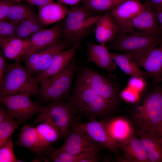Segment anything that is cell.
<instances>
[{
    "label": "cell",
    "mask_w": 162,
    "mask_h": 162,
    "mask_svg": "<svg viewBox=\"0 0 162 162\" xmlns=\"http://www.w3.org/2000/svg\"><path fill=\"white\" fill-rule=\"evenodd\" d=\"M40 144L45 157L54 148L53 145L61 139L59 129L52 123L42 122L35 126Z\"/></svg>",
    "instance_id": "obj_18"
},
{
    "label": "cell",
    "mask_w": 162,
    "mask_h": 162,
    "mask_svg": "<svg viewBox=\"0 0 162 162\" xmlns=\"http://www.w3.org/2000/svg\"><path fill=\"white\" fill-rule=\"evenodd\" d=\"M29 40L16 37L0 38V45L6 58L15 61L22 59L30 47Z\"/></svg>",
    "instance_id": "obj_19"
},
{
    "label": "cell",
    "mask_w": 162,
    "mask_h": 162,
    "mask_svg": "<svg viewBox=\"0 0 162 162\" xmlns=\"http://www.w3.org/2000/svg\"><path fill=\"white\" fill-rule=\"evenodd\" d=\"M162 43V36L134 32H118L106 44L109 50L130 55L139 59Z\"/></svg>",
    "instance_id": "obj_4"
},
{
    "label": "cell",
    "mask_w": 162,
    "mask_h": 162,
    "mask_svg": "<svg viewBox=\"0 0 162 162\" xmlns=\"http://www.w3.org/2000/svg\"><path fill=\"white\" fill-rule=\"evenodd\" d=\"M68 102L76 116L89 119L103 118L115 110L78 77Z\"/></svg>",
    "instance_id": "obj_2"
},
{
    "label": "cell",
    "mask_w": 162,
    "mask_h": 162,
    "mask_svg": "<svg viewBox=\"0 0 162 162\" xmlns=\"http://www.w3.org/2000/svg\"><path fill=\"white\" fill-rule=\"evenodd\" d=\"M11 0H1L0 2V22L6 20L9 8L16 3Z\"/></svg>",
    "instance_id": "obj_37"
},
{
    "label": "cell",
    "mask_w": 162,
    "mask_h": 162,
    "mask_svg": "<svg viewBox=\"0 0 162 162\" xmlns=\"http://www.w3.org/2000/svg\"><path fill=\"white\" fill-rule=\"evenodd\" d=\"M104 121L110 135L119 144L134 134L132 125L124 118H116Z\"/></svg>",
    "instance_id": "obj_27"
},
{
    "label": "cell",
    "mask_w": 162,
    "mask_h": 162,
    "mask_svg": "<svg viewBox=\"0 0 162 162\" xmlns=\"http://www.w3.org/2000/svg\"><path fill=\"white\" fill-rule=\"evenodd\" d=\"M142 142L149 162H162V139L157 135L136 129Z\"/></svg>",
    "instance_id": "obj_24"
},
{
    "label": "cell",
    "mask_w": 162,
    "mask_h": 162,
    "mask_svg": "<svg viewBox=\"0 0 162 162\" xmlns=\"http://www.w3.org/2000/svg\"><path fill=\"white\" fill-rule=\"evenodd\" d=\"M19 22L10 20L0 22V38L15 37Z\"/></svg>",
    "instance_id": "obj_33"
},
{
    "label": "cell",
    "mask_w": 162,
    "mask_h": 162,
    "mask_svg": "<svg viewBox=\"0 0 162 162\" xmlns=\"http://www.w3.org/2000/svg\"><path fill=\"white\" fill-rule=\"evenodd\" d=\"M133 32L162 36L155 11L150 3L145 4L143 9L131 21Z\"/></svg>",
    "instance_id": "obj_13"
},
{
    "label": "cell",
    "mask_w": 162,
    "mask_h": 162,
    "mask_svg": "<svg viewBox=\"0 0 162 162\" xmlns=\"http://www.w3.org/2000/svg\"><path fill=\"white\" fill-rule=\"evenodd\" d=\"M20 130L18 138L14 142V146L25 148L36 154L44 156L34 125H24Z\"/></svg>",
    "instance_id": "obj_21"
},
{
    "label": "cell",
    "mask_w": 162,
    "mask_h": 162,
    "mask_svg": "<svg viewBox=\"0 0 162 162\" xmlns=\"http://www.w3.org/2000/svg\"><path fill=\"white\" fill-rule=\"evenodd\" d=\"M14 116L6 109L1 105L0 106V123L3 122L9 118Z\"/></svg>",
    "instance_id": "obj_39"
},
{
    "label": "cell",
    "mask_w": 162,
    "mask_h": 162,
    "mask_svg": "<svg viewBox=\"0 0 162 162\" xmlns=\"http://www.w3.org/2000/svg\"><path fill=\"white\" fill-rule=\"evenodd\" d=\"M19 126L14 116L11 117L0 123V148L12 136L14 130Z\"/></svg>",
    "instance_id": "obj_31"
},
{
    "label": "cell",
    "mask_w": 162,
    "mask_h": 162,
    "mask_svg": "<svg viewBox=\"0 0 162 162\" xmlns=\"http://www.w3.org/2000/svg\"><path fill=\"white\" fill-rule=\"evenodd\" d=\"M87 52L88 61L97 67L109 72L116 70L117 66L112 59L106 44L88 43L87 45Z\"/></svg>",
    "instance_id": "obj_16"
},
{
    "label": "cell",
    "mask_w": 162,
    "mask_h": 162,
    "mask_svg": "<svg viewBox=\"0 0 162 162\" xmlns=\"http://www.w3.org/2000/svg\"><path fill=\"white\" fill-rule=\"evenodd\" d=\"M153 9L155 11L158 25L162 32V8Z\"/></svg>",
    "instance_id": "obj_41"
},
{
    "label": "cell",
    "mask_w": 162,
    "mask_h": 162,
    "mask_svg": "<svg viewBox=\"0 0 162 162\" xmlns=\"http://www.w3.org/2000/svg\"><path fill=\"white\" fill-rule=\"evenodd\" d=\"M76 65L73 59L63 71L39 82L38 95L50 103L67 97L70 90Z\"/></svg>",
    "instance_id": "obj_7"
},
{
    "label": "cell",
    "mask_w": 162,
    "mask_h": 162,
    "mask_svg": "<svg viewBox=\"0 0 162 162\" xmlns=\"http://www.w3.org/2000/svg\"><path fill=\"white\" fill-rule=\"evenodd\" d=\"M135 61L152 78L153 81H162V43Z\"/></svg>",
    "instance_id": "obj_15"
},
{
    "label": "cell",
    "mask_w": 162,
    "mask_h": 162,
    "mask_svg": "<svg viewBox=\"0 0 162 162\" xmlns=\"http://www.w3.org/2000/svg\"><path fill=\"white\" fill-rule=\"evenodd\" d=\"M145 5V4L139 0H126L109 11L117 27L118 32H133L131 21Z\"/></svg>",
    "instance_id": "obj_11"
},
{
    "label": "cell",
    "mask_w": 162,
    "mask_h": 162,
    "mask_svg": "<svg viewBox=\"0 0 162 162\" xmlns=\"http://www.w3.org/2000/svg\"><path fill=\"white\" fill-rule=\"evenodd\" d=\"M58 3L62 4L76 6L81 2H84L85 0H57Z\"/></svg>",
    "instance_id": "obj_43"
},
{
    "label": "cell",
    "mask_w": 162,
    "mask_h": 162,
    "mask_svg": "<svg viewBox=\"0 0 162 162\" xmlns=\"http://www.w3.org/2000/svg\"><path fill=\"white\" fill-rule=\"evenodd\" d=\"M70 47L67 44L61 40L45 48L38 62L28 70L32 75L39 74L49 67L56 54Z\"/></svg>",
    "instance_id": "obj_26"
},
{
    "label": "cell",
    "mask_w": 162,
    "mask_h": 162,
    "mask_svg": "<svg viewBox=\"0 0 162 162\" xmlns=\"http://www.w3.org/2000/svg\"><path fill=\"white\" fill-rule=\"evenodd\" d=\"M36 77L21 63V60L8 65L2 82L0 83V95L26 93L38 95L39 86Z\"/></svg>",
    "instance_id": "obj_5"
},
{
    "label": "cell",
    "mask_w": 162,
    "mask_h": 162,
    "mask_svg": "<svg viewBox=\"0 0 162 162\" xmlns=\"http://www.w3.org/2000/svg\"><path fill=\"white\" fill-rule=\"evenodd\" d=\"M36 15L34 10L30 7L15 3L9 8L6 20L20 21Z\"/></svg>",
    "instance_id": "obj_30"
},
{
    "label": "cell",
    "mask_w": 162,
    "mask_h": 162,
    "mask_svg": "<svg viewBox=\"0 0 162 162\" xmlns=\"http://www.w3.org/2000/svg\"><path fill=\"white\" fill-rule=\"evenodd\" d=\"M149 3L153 9L162 8V0H150Z\"/></svg>",
    "instance_id": "obj_44"
},
{
    "label": "cell",
    "mask_w": 162,
    "mask_h": 162,
    "mask_svg": "<svg viewBox=\"0 0 162 162\" xmlns=\"http://www.w3.org/2000/svg\"><path fill=\"white\" fill-rule=\"evenodd\" d=\"M69 9L59 3L38 7V19L44 26L61 21L67 16Z\"/></svg>",
    "instance_id": "obj_22"
},
{
    "label": "cell",
    "mask_w": 162,
    "mask_h": 162,
    "mask_svg": "<svg viewBox=\"0 0 162 162\" xmlns=\"http://www.w3.org/2000/svg\"><path fill=\"white\" fill-rule=\"evenodd\" d=\"M158 136L162 139V126L158 133Z\"/></svg>",
    "instance_id": "obj_45"
},
{
    "label": "cell",
    "mask_w": 162,
    "mask_h": 162,
    "mask_svg": "<svg viewBox=\"0 0 162 162\" xmlns=\"http://www.w3.org/2000/svg\"><path fill=\"white\" fill-rule=\"evenodd\" d=\"M45 48L41 49L23 58L25 67L29 70L39 59Z\"/></svg>",
    "instance_id": "obj_35"
},
{
    "label": "cell",
    "mask_w": 162,
    "mask_h": 162,
    "mask_svg": "<svg viewBox=\"0 0 162 162\" xmlns=\"http://www.w3.org/2000/svg\"><path fill=\"white\" fill-rule=\"evenodd\" d=\"M127 161L132 162H149L146 152L140 139L134 134L119 143Z\"/></svg>",
    "instance_id": "obj_20"
},
{
    "label": "cell",
    "mask_w": 162,
    "mask_h": 162,
    "mask_svg": "<svg viewBox=\"0 0 162 162\" xmlns=\"http://www.w3.org/2000/svg\"><path fill=\"white\" fill-rule=\"evenodd\" d=\"M97 153L91 154L82 159L80 162H97L99 161Z\"/></svg>",
    "instance_id": "obj_42"
},
{
    "label": "cell",
    "mask_w": 162,
    "mask_h": 162,
    "mask_svg": "<svg viewBox=\"0 0 162 162\" xmlns=\"http://www.w3.org/2000/svg\"><path fill=\"white\" fill-rule=\"evenodd\" d=\"M102 14H97L84 6L77 5L69 9L66 18L62 21L63 41L71 47L78 48L94 31L96 24Z\"/></svg>",
    "instance_id": "obj_1"
},
{
    "label": "cell",
    "mask_w": 162,
    "mask_h": 162,
    "mask_svg": "<svg viewBox=\"0 0 162 162\" xmlns=\"http://www.w3.org/2000/svg\"><path fill=\"white\" fill-rule=\"evenodd\" d=\"M60 149L73 155L86 152H98L102 147L92 140L80 129L74 127L64 140Z\"/></svg>",
    "instance_id": "obj_12"
},
{
    "label": "cell",
    "mask_w": 162,
    "mask_h": 162,
    "mask_svg": "<svg viewBox=\"0 0 162 162\" xmlns=\"http://www.w3.org/2000/svg\"><path fill=\"white\" fill-rule=\"evenodd\" d=\"M30 96L26 93L0 95L1 104L16 118L20 126L26 123L29 119L38 115L44 110V107L32 100Z\"/></svg>",
    "instance_id": "obj_9"
},
{
    "label": "cell",
    "mask_w": 162,
    "mask_h": 162,
    "mask_svg": "<svg viewBox=\"0 0 162 162\" xmlns=\"http://www.w3.org/2000/svg\"><path fill=\"white\" fill-rule=\"evenodd\" d=\"M6 58L3 52H0V83L2 82L7 70L8 65Z\"/></svg>",
    "instance_id": "obj_38"
},
{
    "label": "cell",
    "mask_w": 162,
    "mask_h": 162,
    "mask_svg": "<svg viewBox=\"0 0 162 162\" xmlns=\"http://www.w3.org/2000/svg\"><path fill=\"white\" fill-rule=\"evenodd\" d=\"M76 116L68 102L62 100L53 101L44 106V110L35 120V123L49 122L59 130L61 139L65 140L69 134Z\"/></svg>",
    "instance_id": "obj_6"
},
{
    "label": "cell",
    "mask_w": 162,
    "mask_h": 162,
    "mask_svg": "<svg viewBox=\"0 0 162 162\" xmlns=\"http://www.w3.org/2000/svg\"><path fill=\"white\" fill-rule=\"evenodd\" d=\"M44 26L38 15H36L19 22L15 37L23 40H29L34 34L44 28Z\"/></svg>",
    "instance_id": "obj_28"
},
{
    "label": "cell",
    "mask_w": 162,
    "mask_h": 162,
    "mask_svg": "<svg viewBox=\"0 0 162 162\" xmlns=\"http://www.w3.org/2000/svg\"><path fill=\"white\" fill-rule=\"evenodd\" d=\"M32 5H35L38 7L54 2L53 0H24Z\"/></svg>",
    "instance_id": "obj_40"
},
{
    "label": "cell",
    "mask_w": 162,
    "mask_h": 162,
    "mask_svg": "<svg viewBox=\"0 0 162 162\" xmlns=\"http://www.w3.org/2000/svg\"><path fill=\"white\" fill-rule=\"evenodd\" d=\"M77 49L75 47H71L56 54L49 67L35 76L39 83L64 70L74 59Z\"/></svg>",
    "instance_id": "obj_17"
},
{
    "label": "cell",
    "mask_w": 162,
    "mask_h": 162,
    "mask_svg": "<svg viewBox=\"0 0 162 162\" xmlns=\"http://www.w3.org/2000/svg\"><path fill=\"white\" fill-rule=\"evenodd\" d=\"M94 32L97 41L100 44H105L113 39L118 33L109 11L103 14L96 24Z\"/></svg>",
    "instance_id": "obj_25"
},
{
    "label": "cell",
    "mask_w": 162,
    "mask_h": 162,
    "mask_svg": "<svg viewBox=\"0 0 162 162\" xmlns=\"http://www.w3.org/2000/svg\"><path fill=\"white\" fill-rule=\"evenodd\" d=\"M12 1H14L17 3H19L20 2H21L22 1L24 0H11Z\"/></svg>",
    "instance_id": "obj_46"
},
{
    "label": "cell",
    "mask_w": 162,
    "mask_h": 162,
    "mask_svg": "<svg viewBox=\"0 0 162 162\" xmlns=\"http://www.w3.org/2000/svg\"><path fill=\"white\" fill-rule=\"evenodd\" d=\"M62 21H60L51 28H44L33 35L29 39L30 47L23 58L62 40Z\"/></svg>",
    "instance_id": "obj_14"
},
{
    "label": "cell",
    "mask_w": 162,
    "mask_h": 162,
    "mask_svg": "<svg viewBox=\"0 0 162 162\" xmlns=\"http://www.w3.org/2000/svg\"><path fill=\"white\" fill-rule=\"evenodd\" d=\"M110 54L117 66L125 74L131 77L142 78L146 81L150 76L146 71L140 69L130 55L117 52H111Z\"/></svg>",
    "instance_id": "obj_23"
},
{
    "label": "cell",
    "mask_w": 162,
    "mask_h": 162,
    "mask_svg": "<svg viewBox=\"0 0 162 162\" xmlns=\"http://www.w3.org/2000/svg\"><path fill=\"white\" fill-rule=\"evenodd\" d=\"M72 127L80 129L94 142L103 147L109 149L116 154L120 148L119 143L113 138L110 134L104 121L93 118L89 119L86 122L83 123L76 120Z\"/></svg>",
    "instance_id": "obj_10"
},
{
    "label": "cell",
    "mask_w": 162,
    "mask_h": 162,
    "mask_svg": "<svg viewBox=\"0 0 162 162\" xmlns=\"http://www.w3.org/2000/svg\"><path fill=\"white\" fill-rule=\"evenodd\" d=\"M115 109L120 99L119 88L113 81L88 67L82 68L78 76Z\"/></svg>",
    "instance_id": "obj_8"
},
{
    "label": "cell",
    "mask_w": 162,
    "mask_h": 162,
    "mask_svg": "<svg viewBox=\"0 0 162 162\" xmlns=\"http://www.w3.org/2000/svg\"><path fill=\"white\" fill-rule=\"evenodd\" d=\"M126 0H85L84 6L94 13L99 14L109 11Z\"/></svg>",
    "instance_id": "obj_29"
},
{
    "label": "cell",
    "mask_w": 162,
    "mask_h": 162,
    "mask_svg": "<svg viewBox=\"0 0 162 162\" xmlns=\"http://www.w3.org/2000/svg\"><path fill=\"white\" fill-rule=\"evenodd\" d=\"M12 136L0 148V162H23L18 159L14 153Z\"/></svg>",
    "instance_id": "obj_32"
},
{
    "label": "cell",
    "mask_w": 162,
    "mask_h": 162,
    "mask_svg": "<svg viewBox=\"0 0 162 162\" xmlns=\"http://www.w3.org/2000/svg\"><path fill=\"white\" fill-rule=\"evenodd\" d=\"M146 82L145 80L142 78L131 77L128 81V86L139 93L145 88Z\"/></svg>",
    "instance_id": "obj_36"
},
{
    "label": "cell",
    "mask_w": 162,
    "mask_h": 162,
    "mask_svg": "<svg viewBox=\"0 0 162 162\" xmlns=\"http://www.w3.org/2000/svg\"><path fill=\"white\" fill-rule=\"evenodd\" d=\"M158 83L151 88L133 115L136 129L157 135L162 126V86Z\"/></svg>",
    "instance_id": "obj_3"
},
{
    "label": "cell",
    "mask_w": 162,
    "mask_h": 162,
    "mask_svg": "<svg viewBox=\"0 0 162 162\" xmlns=\"http://www.w3.org/2000/svg\"><path fill=\"white\" fill-rule=\"evenodd\" d=\"M139 93L128 86L121 92L120 96L121 98L127 102L134 103L136 102L138 99Z\"/></svg>",
    "instance_id": "obj_34"
}]
</instances>
